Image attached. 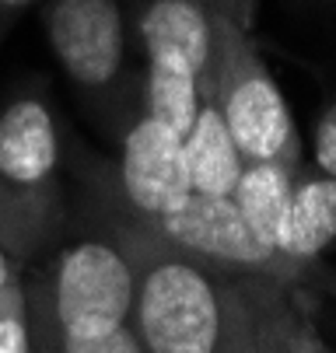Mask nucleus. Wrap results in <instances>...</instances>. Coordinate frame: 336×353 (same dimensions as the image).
<instances>
[{
	"label": "nucleus",
	"instance_id": "nucleus-7",
	"mask_svg": "<svg viewBox=\"0 0 336 353\" xmlns=\"http://www.w3.org/2000/svg\"><path fill=\"white\" fill-rule=\"evenodd\" d=\"M333 241H336V179L305 158L295 168L291 203H287L284 231L277 241V259L284 266L287 283L305 280Z\"/></svg>",
	"mask_w": 336,
	"mask_h": 353
},
{
	"label": "nucleus",
	"instance_id": "nucleus-10",
	"mask_svg": "<svg viewBox=\"0 0 336 353\" xmlns=\"http://www.w3.org/2000/svg\"><path fill=\"white\" fill-rule=\"evenodd\" d=\"M295 168L298 165H280V161H270V165H242V175L235 182V207L242 214V221L249 224V231L256 234V241L270 252V259L277 263L280 276H284V266L277 259V241H280V231H284V217H287V203H291V179H295ZM287 283V276H284ZM295 287V283H291Z\"/></svg>",
	"mask_w": 336,
	"mask_h": 353
},
{
	"label": "nucleus",
	"instance_id": "nucleus-9",
	"mask_svg": "<svg viewBox=\"0 0 336 353\" xmlns=\"http://www.w3.org/2000/svg\"><path fill=\"white\" fill-rule=\"evenodd\" d=\"M302 308L295 287L270 276H242V329L235 353H291V332Z\"/></svg>",
	"mask_w": 336,
	"mask_h": 353
},
{
	"label": "nucleus",
	"instance_id": "nucleus-15",
	"mask_svg": "<svg viewBox=\"0 0 336 353\" xmlns=\"http://www.w3.org/2000/svg\"><path fill=\"white\" fill-rule=\"evenodd\" d=\"M291 353H333L329 343L319 336L315 322L302 312L298 322H295V332H291Z\"/></svg>",
	"mask_w": 336,
	"mask_h": 353
},
{
	"label": "nucleus",
	"instance_id": "nucleus-8",
	"mask_svg": "<svg viewBox=\"0 0 336 353\" xmlns=\"http://www.w3.org/2000/svg\"><path fill=\"white\" fill-rule=\"evenodd\" d=\"M182 154H186L193 192L231 199L235 182L242 175V158H238V150H235V143L224 130V119L217 112V102L210 94V74L200 88L197 116L189 123V130L182 133Z\"/></svg>",
	"mask_w": 336,
	"mask_h": 353
},
{
	"label": "nucleus",
	"instance_id": "nucleus-5",
	"mask_svg": "<svg viewBox=\"0 0 336 353\" xmlns=\"http://www.w3.org/2000/svg\"><path fill=\"white\" fill-rule=\"evenodd\" d=\"M210 94L242 165L305 161V140L295 112L256 49L253 32H242L217 14L210 49Z\"/></svg>",
	"mask_w": 336,
	"mask_h": 353
},
{
	"label": "nucleus",
	"instance_id": "nucleus-16",
	"mask_svg": "<svg viewBox=\"0 0 336 353\" xmlns=\"http://www.w3.org/2000/svg\"><path fill=\"white\" fill-rule=\"evenodd\" d=\"M42 0H0V46L8 42V35L14 32V25L32 11V8H39Z\"/></svg>",
	"mask_w": 336,
	"mask_h": 353
},
{
	"label": "nucleus",
	"instance_id": "nucleus-11",
	"mask_svg": "<svg viewBox=\"0 0 336 353\" xmlns=\"http://www.w3.org/2000/svg\"><path fill=\"white\" fill-rule=\"evenodd\" d=\"M28 319H32L35 353H144L133 325H126L112 336H102V339H70V336H60L53 325H46L42 319H35L32 312H28Z\"/></svg>",
	"mask_w": 336,
	"mask_h": 353
},
{
	"label": "nucleus",
	"instance_id": "nucleus-6",
	"mask_svg": "<svg viewBox=\"0 0 336 353\" xmlns=\"http://www.w3.org/2000/svg\"><path fill=\"white\" fill-rule=\"evenodd\" d=\"M130 42L144 60V109L182 137L210 74V8L204 0H133Z\"/></svg>",
	"mask_w": 336,
	"mask_h": 353
},
{
	"label": "nucleus",
	"instance_id": "nucleus-2",
	"mask_svg": "<svg viewBox=\"0 0 336 353\" xmlns=\"http://www.w3.org/2000/svg\"><path fill=\"white\" fill-rule=\"evenodd\" d=\"M123 234L137 266L130 325L140 339V350L235 353L242 329V276L186 256L158 238L137 231Z\"/></svg>",
	"mask_w": 336,
	"mask_h": 353
},
{
	"label": "nucleus",
	"instance_id": "nucleus-3",
	"mask_svg": "<svg viewBox=\"0 0 336 353\" xmlns=\"http://www.w3.org/2000/svg\"><path fill=\"white\" fill-rule=\"evenodd\" d=\"M133 252L123 231L81 214L70 234L46 263L28 290V312L70 339H102L130 325L133 312Z\"/></svg>",
	"mask_w": 336,
	"mask_h": 353
},
{
	"label": "nucleus",
	"instance_id": "nucleus-14",
	"mask_svg": "<svg viewBox=\"0 0 336 353\" xmlns=\"http://www.w3.org/2000/svg\"><path fill=\"white\" fill-rule=\"evenodd\" d=\"M204 4L210 8V14L228 18L242 32H253V25L259 18V0H204Z\"/></svg>",
	"mask_w": 336,
	"mask_h": 353
},
{
	"label": "nucleus",
	"instance_id": "nucleus-18",
	"mask_svg": "<svg viewBox=\"0 0 336 353\" xmlns=\"http://www.w3.org/2000/svg\"><path fill=\"white\" fill-rule=\"evenodd\" d=\"M295 4H302V8H319V4H333V0H295Z\"/></svg>",
	"mask_w": 336,
	"mask_h": 353
},
{
	"label": "nucleus",
	"instance_id": "nucleus-12",
	"mask_svg": "<svg viewBox=\"0 0 336 353\" xmlns=\"http://www.w3.org/2000/svg\"><path fill=\"white\" fill-rule=\"evenodd\" d=\"M0 353H35L25 276L0 294Z\"/></svg>",
	"mask_w": 336,
	"mask_h": 353
},
{
	"label": "nucleus",
	"instance_id": "nucleus-13",
	"mask_svg": "<svg viewBox=\"0 0 336 353\" xmlns=\"http://www.w3.org/2000/svg\"><path fill=\"white\" fill-rule=\"evenodd\" d=\"M312 165H319L326 175L336 179V91L326 102V109L319 112L315 123V137H312Z\"/></svg>",
	"mask_w": 336,
	"mask_h": 353
},
{
	"label": "nucleus",
	"instance_id": "nucleus-1",
	"mask_svg": "<svg viewBox=\"0 0 336 353\" xmlns=\"http://www.w3.org/2000/svg\"><path fill=\"white\" fill-rule=\"evenodd\" d=\"M67 224V133L50 88L35 77L0 102V241L28 270Z\"/></svg>",
	"mask_w": 336,
	"mask_h": 353
},
{
	"label": "nucleus",
	"instance_id": "nucleus-17",
	"mask_svg": "<svg viewBox=\"0 0 336 353\" xmlns=\"http://www.w3.org/2000/svg\"><path fill=\"white\" fill-rule=\"evenodd\" d=\"M21 276H25V270L14 263V256L4 248V241H0V294H4L11 283H18Z\"/></svg>",
	"mask_w": 336,
	"mask_h": 353
},
{
	"label": "nucleus",
	"instance_id": "nucleus-4",
	"mask_svg": "<svg viewBox=\"0 0 336 353\" xmlns=\"http://www.w3.org/2000/svg\"><path fill=\"white\" fill-rule=\"evenodd\" d=\"M133 0H46L42 32L84 112L112 140L144 105V70L130 63Z\"/></svg>",
	"mask_w": 336,
	"mask_h": 353
}]
</instances>
